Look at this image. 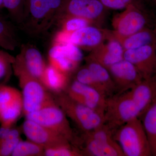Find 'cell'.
<instances>
[{
	"label": "cell",
	"instance_id": "6da1fadb",
	"mask_svg": "<svg viewBox=\"0 0 156 156\" xmlns=\"http://www.w3.org/2000/svg\"><path fill=\"white\" fill-rule=\"evenodd\" d=\"M140 114L129 91L116 93L107 98L104 124L114 133L118 128Z\"/></svg>",
	"mask_w": 156,
	"mask_h": 156
},
{
	"label": "cell",
	"instance_id": "7a4b0ae2",
	"mask_svg": "<svg viewBox=\"0 0 156 156\" xmlns=\"http://www.w3.org/2000/svg\"><path fill=\"white\" fill-rule=\"evenodd\" d=\"M114 138L125 156H141L147 153V144L142 125L138 117L118 128Z\"/></svg>",
	"mask_w": 156,
	"mask_h": 156
},
{
	"label": "cell",
	"instance_id": "3957f363",
	"mask_svg": "<svg viewBox=\"0 0 156 156\" xmlns=\"http://www.w3.org/2000/svg\"><path fill=\"white\" fill-rule=\"evenodd\" d=\"M59 103L66 115L85 133L104 124V115L73 100L67 94L60 96Z\"/></svg>",
	"mask_w": 156,
	"mask_h": 156
},
{
	"label": "cell",
	"instance_id": "277c9868",
	"mask_svg": "<svg viewBox=\"0 0 156 156\" xmlns=\"http://www.w3.org/2000/svg\"><path fill=\"white\" fill-rule=\"evenodd\" d=\"M27 119L62 135L71 141L73 132L66 115L54 103L26 115Z\"/></svg>",
	"mask_w": 156,
	"mask_h": 156
},
{
	"label": "cell",
	"instance_id": "5b68a950",
	"mask_svg": "<svg viewBox=\"0 0 156 156\" xmlns=\"http://www.w3.org/2000/svg\"><path fill=\"white\" fill-rule=\"evenodd\" d=\"M23 85V105L25 115L37 111L54 103L44 85L25 71L21 73Z\"/></svg>",
	"mask_w": 156,
	"mask_h": 156
},
{
	"label": "cell",
	"instance_id": "8992f818",
	"mask_svg": "<svg viewBox=\"0 0 156 156\" xmlns=\"http://www.w3.org/2000/svg\"><path fill=\"white\" fill-rule=\"evenodd\" d=\"M108 69L116 89V93L130 91L140 82V73L133 63L123 59Z\"/></svg>",
	"mask_w": 156,
	"mask_h": 156
},
{
	"label": "cell",
	"instance_id": "52a82bcc",
	"mask_svg": "<svg viewBox=\"0 0 156 156\" xmlns=\"http://www.w3.org/2000/svg\"><path fill=\"white\" fill-rule=\"evenodd\" d=\"M67 95L77 102L104 115L107 98L96 89L75 80L68 89Z\"/></svg>",
	"mask_w": 156,
	"mask_h": 156
},
{
	"label": "cell",
	"instance_id": "ba28073f",
	"mask_svg": "<svg viewBox=\"0 0 156 156\" xmlns=\"http://www.w3.org/2000/svg\"><path fill=\"white\" fill-rule=\"evenodd\" d=\"M23 128L29 140L44 148L67 145L70 141L62 135L28 119L23 123Z\"/></svg>",
	"mask_w": 156,
	"mask_h": 156
},
{
	"label": "cell",
	"instance_id": "9c48e42d",
	"mask_svg": "<svg viewBox=\"0 0 156 156\" xmlns=\"http://www.w3.org/2000/svg\"><path fill=\"white\" fill-rule=\"evenodd\" d=\"M123 58L133 63L139 72L147 73L153 70L156 61V51L154 44L126 50Z\"/></svg>",
	"mask_w": 156,
	"mask_h": 156
},
{
	"label": "cell",
	"instance_id": "30bf717a",
	"mask_svg": "<svg viewBox=\"0 0 156 156\" xmlns=\"http://www.w3.org/2000/svg\"><path fill=\"white\" fill-rule=\"evenodd\" d=\"M84 154L92 156H125L114 139H94L85 135Z\"/></svg>",
	"mask_w": 156,
	"mask_h": 156
},
{
	"label": "cell",
	"instance_id": "8fae6325",
	"mask_svg": "<svg viewBox=\"0 0 156 156\" xmlns=\"http://www.w3.org/2000/svg\"><path fill=\"white\" fill-rule=\"evenodd\" d=\"M125 14L117 26V30L121 35L128 37L144 28L147 20L141 12L133 9Z\"/></svg>",
	"mask_w": 156,
	"mask_h": 156
},
{
	"label": "cell",
	"instance_id": "7c38bea8",
	"mask_svg": "<svg viewBox=\"0 0 156 156\" xmlns=\"http://www.w3.org/2000/svg\"><path fill=\"white\" fill-rule=\"evenodd\" d=\"M87 67L103 89L107 97L116 93L114 83L108 68L93 60L89 62Z\"/></svg>",
	"mask_w": 156,
	"mask_h": 156
},
{
	"label": "cell",
	"instance_id": "4fadbf2b",
	"mask_svg": "<svg viewBox=\"0 0 156 156\" xmlns=\"http://www.w3.org/2000/svg\"><path fill=\"white\" fill-rule=\"evenodd\" d=\"M102 40V34L93 27L87 26L73 32L69 37V41L76 46L93 47Z\"/></svg>",
	"mask_w": 156,
	"mask_h": 156
},
{
	"label": "cell",
	"instance_id": "5bb4252c",
	"mask_svg": "<svg viewBox=\"0 0 156 156\" xmlns=\"http://www.w3.org/2000/svg\"><path fill=\"white\" fill-rule=\"evenodd\" d=\"M24 70L33 77L40 80L45 68L41 54L36 48L30 47L24 53Z\"/></svg>",
	"mask_w": 156,
	"mask_h": 156
},
{
	"label": "cell",
	"instance_id": "9a60e30c",
	"mask_svg": "<svg viewBox=\"0 0 156 156\" xmlns=\"http://www.w3.org/2000/svg\"><path fill=\"white\" fill-rule=\"evenodd\" d=\"M40 80L44 86L55 92H60L66 85L65 73L52 65L45 68Z\"/></svg>",
	"mask_w": 156,
	"mask_h": 156
},
{
	"label": "cell",
	"instance_id": "2e32d148",
	"mask_svg": "<svg viewBox=\"0 0 156 156\" xmlns=\"http://www.w3.org/2000/svg\"><path fill=\"white\" fill-rule=\"evenodd\" d=\"M124 52L122 45L117 41H112L108 43L105 52L98 55L93 60L108 68L124 59Z\"/></svg>",
	"mask_w": 156,
	"mask_h": 156
},
{
	"label": "cell",
	"instance_id": "e0dca14e",
	"mask_svg": "<svg viewBox=\"0 0 156 156\" xmlns=\"http://www.w3.org/2000/svg\"><path fill=\"white\" fill-rule=\"evenodd\" d=\"M64 0H29V8L32 16L41 19L50 11L60 8Z\"/></svg>",
	"mask_w": 156,
	"mask_h": 156
},
{
	"label": "cell",
	"instance_id": "ac0fdd59",
	"mask_svg": "<svg viewBox=\"0 0 156 156\" xmlns=\"http://www.w3.org/2000/svg\"><path fill=\"white\" fill-rule=\"evenodd\" d=\"M129 92L131 98L141 113L146 108L151 99V87L148 84L140 83Z\"/></svg>",
	"mask_w": 156,
	"mask_h": 156
},
{
	"label": "cell",
	"instance_id": "d6986e66",
	"mask_svg": "<svg viewBox=\"0 0 156 156\" xmlns=\"http://www.w3.org/2000/svg\"><path fill=\"white\" fill-rule=\"evenodd\" d=\"M49 55L62 56L73 63L80 61L83 57V53L80 48L70 42L53 46L49 50Z\"/></svg>",
	"mask_w": 156,
	"mask_h": 156
},
{
	"label": "cell",
	"instance_id": "ffe728a7",
	"mask_svg": "<svg viewBox=\"0 0 156 156\" xmlns=\"http://www.w3.org/2000/svg\"><path fill=\"white\" fill-rule=\"evenodd\" d=\"M154 34L150 31L143 29L127 37L123 43V47L126 50H131L154 44Z\"/></svg>",
	"mask_w": 156,
	"mask_h": 156
},
{
	"label": "cell",
	"instance_id": "44dd1931",
	"mask_svg": "<svg viewBox=\"0 0 156 156\" xmlns=\"http://www.w3.org/2000/svg\"><path fill=\"white\" fill-rule=\"evenodd\" d=\"M95 0H64L61 6L65 7L70 14L86 18Z\"/></svg>",
	"mask_w": 156,
	"mask_h": 156
},
{
	"label": "cell",
	"instance_id": "7402d4cb",
	"mask_svg": "<svg viewBox=\"0 0 156 156\" xmlns=\"http://www.w3.org/2000/svg\"><path fill=\"white\" fill-rule=\"evenodd\" d=\"M16 45L13 27L9 21L0 17V47L5 50H13Z\"/></svg>",
	"mask_w": 156,
	"mask_h": 156
},
{
	"label": "cell",
	"instance_id": "603a6c76",
	"mask_svg": "<svg viewBox=\"0 0 156 156\" xmlns=\"http://www.w3.org/2000/svg\"><path fill=\"white\" fill-rule=\"evenodd\" d=\"M23 108L22 96H21L0 111V115L5 123L10 124L19 116Z\"/></svg>",
	"mask_w": 156,
	"mask_h": 156
},
{
	"label": "cell",
	"instance_id": "cb8c5ba5",
	"mask_svg": "<svg viewBox=\"0 0 156 156\" xmlns=\"http://www.w3.org/2000/svg\"><path fill=\"white\" fill-rule=\"evenodd\" d=\"M44 148L32 141H20L12 152V156H38L44 154Z\"/></svg>",
	"mask_w": 156,
	"mask_h": 156
},
{
	"label": "cell",
	"instance_id": "d4e9b609",
	"mask_svg": "<svg viewBox=\"0 0 156 156\" xmlns=\"http://www.w3.org/2000/svg\"><path fill=\"white\" fill-rule=\"evenodd\" d=\"M76 80L81 83L85 84L96 89L106 97L103 89L101 87L88 67L82 69L79 71L76 75Z\"/></svg>",
	"mask_w": 156,
	"mask_h": 156
},
{
	"label": "cell",
	"instance_id": "484cf974",
	"mask_svg": "<svg viewBox=\"0 0 156 156\" xmlns=\"http://www.w3.org/2000/svg\"><path fill=\"white\" fill-rule=\"evenodd\" d=\"M44 154L47 156H77L83 154L80 151L72 147L70 144L44 148Z\"/></svg>",
	"mask_w": 156,
	"mask_h": 156
},
{
	"label": "cell",
	"instance_id": "4316f807",
	"mask_svg": "<svg viewBox=\"0 0 156 156\" xmlns=\"http://www.w3.org/2000/svg\"><path fill=\"white\" fill-rule=\"evenodd\" d=\"M144 128L153 137L156 136V103L148 110L144 120Z\"/></svg>",
	"mask_w": 156,
	"mask_h": 156
},
{
	"label": "cell",
	"instance_id": "83f0119b",
	"mask_svg": "<svg viewBox=\"0 0 156 156\" xmlns=\"http://www.w3.org/2000/svg\"><path fill=\"white\" fill-rule=\"evenodd\" d=\"M21 96L19 93L13 92L9 89H3L0 90V111Z\"/></svg>",
	"mask_w": 156,
	"mask_h": 156
},
{
	"label": "cell",
	"instance_id": "f1b7e54d",
	"mask_svg": "<svg viewBox=\"0 0 156 156\" xmlns=\"http://www.w3.org/2000/svg\"><path fill=\"white\" fill-rule=\"evenodd\" d=\"M3 6L8 9L12 17L17 19L23 6L24 0H3Z\"/></svg>",
	"mask_w": 156,
	"mask_h": 156
},
{
	"label": "cell",
	"instance_id": "f546056e",
	"mask_svg": "<svg viewBox=\"0 0 156 156\" xmlns=\"http://www.w3.org/2000/svg\"><path fill=\"white\" fill-rule=\"evenodd\" d=\"M87 19L83 17H76L69 20L65 24V28L68 31H76L88 26Z\"/></svg>",
	"mask_w": 156,
	"mask_h": 156
},
{
	"label": "cell",
	"instance_id": "4dcf8cb0",
	"mask_svg": "<svg viewBox=\"0 0 156 156\" xmlns=\"http://www.w3.org/2000/svg\"><path fill=\"white\" fill-rule=\"evenodd\" d=\"M20 141L19 138L4 140L1 149V154L3 156H8L12 154Z\"/></svg>",
	"mask_w": 156,
	"mask_h": 156
},
{
	"label": "cell",
	"instance_id": "1f68e13d",
	"mask_svg": "<svg viewBox=\"0 0 156 156\" xmlns=\"http://www.w3.org/2000/svg\"><path fill=\"white\" fill-rule=\"evenodd\" d=\"M105 7L114 9H124L132 0H99Z\"/></svg>",
	"mask_w": 156,
	"mask_h": 156
},
{
	"label": "cell",
	"instance_id": "d6a6232c",
	"mask_svg": "<svg viewBox=\"0 0 156 156\" xmlns=\"http://www.w3.org/2000/svg\"><path fill=\"white\" fill-rule=\"evenodd\" d=\"M10 130V129L8 128H0V138L3 140L5 139Z\"/></svg>",
	"mask_w": 156,
	"mask_h": 156
},
{
	"label": "cell",
	"instance_id": "836d02e7",
	"mask_svg": "<svg viewBox=\"0 0 156 156\" xmlns=\"http://www.w3.org/2000/svg\"><path fill=\"white\" fill-rule=\"evenodd\" d=\"M155 35V39H154V46L155 49L156 51V34H154Z\"/></svg>",
	"mask_w": 156,
	"mask_h": 156
},
{
	"label": "cell",
	"instance_id": "e575fe53",
	"mask_svg": "<svg viewBox=\"0 0 156 156\" xmlns=\"http://www.w3.org/2000/svg\"><path fill=\"white\" fill-rule=\"evenodd\" d=\"M3 6V0H0V8Z\"/></svg>",
	"mask_w": 156,
	"mask_h": 156
},
{
	"label": "cell",
	"instance_id": "d590c367",
	"mask_svg": "<svg viewBox=\"0 0 156 156\" xmlns=\"http://www.w3.org/2000/svg\"><path fill=\"white\" fill-rule=\"evenodd\" d=\"M153 1H154V2L156 3V0H153Z\"/></svg>",
	"mask_w": 156,
	"mask_h": 156
}]
</instances>
